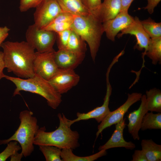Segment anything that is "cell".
Instances as JSON below:
<instances>
[{
	"instance_id": "cell-21",
	"label": "cell",
	"mask_w": 161,
	"mask_h": 161,
	"mask_svg": "<svg viewBox=\"0 0 161 161\" xmlns=\"http://www.w3.org/2000/svg\"><path fill=\"white\" fill-rule=\"evenodd\" d=\"M146 103L148 111L161 112V91L156 88L146 92Z\"/></svg>"
},
{
	"instance_id": "cell-8",
	"label": "cell",
	"mask_w": 161,
	"mask_h": 161,
	"mask_svg": "<svg viewBox=\"0 0 161 161\" xmlns=\"http://www.w3.org/2000/svg\"><path fill=\"white\" fill-rule=\"evenodd\" d=\"M142 95L141 93L137 92L128 94V98L126 101L114 111H110L98 125L96 139L104 129L116 124L123 118L125 114L130 107L133 104L140 100Z\"/></svg>"
},
{
	"instance_id": "cell-29",
	"label": "cell",
	"mask_w": 161,
	"mask_h": 161,
	"mask_svg": "<svg viewBox=\"0 0 161 161\" xmlns=\"http://www.w3.org/2000/svg\"><path fill=\"white\" fill-rule=\"evenodd\" d=\"M71 31V29L57 33L56 40L58 49H66Z\"/></svg>"
},
{
	"instance_id": "cell-2",
	"label": "cell",
	"mask_w": 161,
	"mask_h": 161,
	"mask_svg": "<svg viewBox=\"0 0 161 161\" xmlns=\"http://www.w3.org/2000/svg\"><path fill=\"white\" fill-rule=\"evenodd\" d=\"M58 117L59 121L58 127L50 132L46 131L44 126L39 128L34 139V144L53 146L61 149H73L79 147L78 133L71 130L69 119L63 113L62 115L58 113Z\"/></svg>"
},
{
	"instance_id": "cell-15",
	"label": "cell",
	"mask_w": 161,
	"mask_h": 161,
	"mask_svg": "<svg viewBox=\"0 0 161 161\" xmlns=\"http://www.w3.org/2000/svg\"><path fill=\"white\" fill-rule=\"evenodd\" d=\"M126 118H122L115 125V129L111 137L103 145L100 146L98 150H107L117 147H124L132 150L136 147L135 144L131 141L127 142L123 137V130L126 127Z\"/></svg>"
},
{
	"instance_id": "cell-36",
	"label": "cell",
	"mask_w": 161,
	"mask_h": 161,
	"mask_svg": "<svg viewBox=\"0 0 161 161\" xmlns=\"http://www.w3.org/2000/svg\"><path fill=\"white\" fill-rule=\"evenodd\" d=\"M4 68H5V66L3 52L0 51V80L3 78H4L6 75L3 72Z\"/></svg>"
},
{
	"instance_id": "cell-37",
	"label": "cell",
	"mask_w": 161,
	"mask_h": 161,
	"mask_svg": "<svg viewBox=\"0 0 161 161\" xmlns=\"http://www.w3.org/2000/svg\"><path fill=\"white\" fill-rule=\"evenodd\" d=\"M24 156L22 154L21 152L18 153V152L11 156L10 161H20Z\"/></svg>"
},
{
	"instance_id": "cell-30",
	"label": "cell",
	"mask_w": 161,
	"mask_h": 161,
	"mask_svg": "<svg viewBox=\"0 0 161 161\" xmlns=\"http://www.w3.org/2000/svg\"><path fill=\"white\" fill-rule=\"evenodd\" d=\"M89 11L97 16L101 4V0H81Z\"/></svg>"
},
{
	"instance_id": "cell-26",
	"label": "cell",
	"mask_w": 161,
	"mask_h": 161,
	"mask_svg": "<svg viewBox=\"0 0 161 161\" xmlns=\"http://www.w3.org/2000/svg\"><path fill=\"white\" fill-rule=\"evenodd\" d=\"M46 161H62L61 157V149L50 145L38 146Z\"/></svg>"
},
{
	"instance_id": "cell-18",
	"label": "cell",
	"mask_w": 161,
	"mask_h": 161,
	"mask_svg": "<svg viewBox=\"0 0 161 161\" xmlns=\"http://www.w3.org/2000/svg\"><path fill=\"white\" fill-rule=\"evenodd\" d=\"M62 10L73 16H83L91 13L81 0H56Z\"/></svg>"
},
{
	"instance_id": "cell-6",
	"label": "cell",
	"mask_w": 161,
	"mask_h": 161,
	"mask_svg": "<svg viewBox=\"0 0 161 161\" xmlns=\"http://www.w3.org/2000/svg\"><path fill=\"white\" fill-rule=\"evenodd\" d=\"M25 36L26 41L37 52L55 51L53 46L56 40V33L39 28L34 24L28 27Z\"/></svg>"
},
{
	"instance_id": "cell-10",
	"label": "cell",
	"mask_w": 161,
	"mask_h": 161,
	"mask_svg": "<svg viewBox=\"0 0 161 161\" xmlns=\"http://www.w3.org/2000/svg\"><path fill=\"white\" fill-rule=\"evenodd\" d=\"M80 79L79 76L73 70L59 69L48 81L55 91L61 95L76 86Z\"/></svg>"
},
{
	"instance_id": "cell-25",
	"label": "cell",
	"mask_w": 161,
	"mask_h": 161,
	"mask_svg": "<svg viewBox=\"0 0 161 161\" xmlns=\"http://www.w3.org/2000/svg\"><path fill=\"white\" fill-rule=\"evenodd\" d=\"M140 21L144 30L150 38L161 37V22H156L151 18Z\"/></svg>"
},
{
	"instance_id": "cell-22",
	"label": "cell",
	"mask_w": 161,
	"mask_h": 161,
	"mask_svg": "<svg viewBox=\"0 0 161 161\" xmlns=\"http://www.w3.org/2000/svg\"><path fill=\"white\" fill-rule=\"evenodd\" d=\"M145 55L151 60L153 64H161V37L150 38Z\"/></svg>"
},
{
	"instance_id": "cell-11",
	"label": "cell",
	"mask_w": 161,
	"mask_h": 161,
	"mask_svg": "<svg viewBox=\"0 0 161 161\" xmlns=\"http://www.w3.org/2000/svg\"><path fill=\"white\" fill-rule=\"evenodd\" d=\"M134 18L133 22L121 30V33L118 34L117 36L119 38L126 34H130L135 36L137 43L134 49H137L139 51L144 49V52L142 53V58L143 60L142 68L144 66V57L148 49L150 38L144 30L139 18L135 16Z\"/></svg>"
},
{
	"instance_id": "cell-19",
	"label": "cell",
	"mask_w": 161,
	"mask_h": 161,
	"mask_svg": "<svg viewBox=\"0 0 161 161\" xmlns=\"http://www.w3.org/2000/svg\"><path fill=\"white\" fill-rule=\"evenodd\" d=\"M142 150L148 161L161 160V145L155 143L152 139H143L141 143Z\"/></svg>"
},
{
	"instance_id": "cell-23",
	"label": "cell",
	"mask_w": 161,
	"mask_h": 161,
	"mask_svg": "<svg viewBox=\"0 0 161 161\" xmlns=\"http://www.w3.org/2000/svg\"><path fill=\"white\" fill-rule=\"evenodd\" d=\"M66 49L78 53L85 54L86 45L80 36L71 29Z\"/></svg>"
},
{
	"instance_id": "cell-32",
	"label": "cell",
	"mask_w": 161,
	"mask_h": 161,
	"mask_svg": "<svg viewBox=\"0 0 161 161\" xmlns=\"http://www.w3.org/2000/svg\"><path fill=\"white\" fill-rule=\"evenodd\" d=\"M131 161H148L144 153L142 150H137L134 151L132 155Z\"/></svg>"
},
{
	"instance_id": "cell-14",
	"label": "cell",
	"mask_w": 161,
	"mask_h": 161,
	"mask_svg": "<svg viewBox=\"0 0 161 161\" xmlns=\"http://www.w3.org/2000/svg\"><path fill=\"white\" fill-rule=\"evenodd\" d=\"M85 54H80L66 49L55 51L54 56L59 69L74 70L80 64L85 57Z\"/></svg>"
},
{
	"instance_id": "cell-34",
	"label": "cell",
	"mask_w": 161,
	"mask_h": 161,
	"mask_svg": "<svg viewBox=\"0 0 161 161\" xmlns=\"http://www.w3.org/2000/svg\"><path fill=\"white\" fill-rule=\"evenodd\" d=\"M10 29L7 26L0 27V47L9 35Z\"/></svg>"
},
{
	"instance_id": "cell-12",
	"label": "cell",
	"mask_w": 161,
	"mask_h": 161,
	"mask_svg": "<svg viewBox=\"0 0 161 161\" xmlns=\"http://www.w3.org/2000/svg\"><path fill=\"white\" fill-rule=\"evenodd\" d=\"M106 75V91L103 104L86 113L78 112L76 119L72 120L69 119V123L71 126L76 122L91 119H95L98 123H100L110 112L109 105L112 88L109 81V75Z\"/></svg>"
},
{
	"instance_id": "cell-3",
	"label": "cell",
	"mask_w": 161,
	"mask_h": 161,
	"mask_svg": "<svg viewBox=\"0 0 161 161\" xmlns=\"http://www.w3.org/2000/svg\"><path fill=\"white\" fill-rule=\"evenodd\" d=\"M12 81L16 86L13 96L20 95L23 91L38 94L47 100L48 105L56 109L62 102L61 95L58 93L47 80L39 75L31 78L22 79L6 75L4 78Z\"/></svg>"
},
{
	"instance_id": "cell-20",
	"label": "cell",
	"mask_w": 161,
	"mask_h": 161,
	"mask_svg": "<svg viewBox=\"0 0 161 161\" xmlns=\"http://www.w3.org/2000/svg\"><path fill=\"white\" fill-rule=\"evenodd\" d=\"M71 148L61 149V157L62 161H93L106 155V150H101L94 154L85 157H80L74 154Z\"/></svg>"
},
{
	"instance_id": "cell-13",
	"label": "cell",
	"mask_w": 161,
	"mask_h": 161,
	"mask_svg": "<svg viewBox=\"0 0 161 161\" xmlns=\"http://www.w3.org/2000/svg\"><path fill=\"white\" fill-rule=\"evenodd\" d=\"M134 19L128 12H120L114 18L103 23L104 31L107 38L114 41L118 33L133 23Z\"/></svg>"
},
{
	"instance_id": "cell-28",
	"label": "cell",
	"mask_w": 161,
	"mask_h": 161,
	"mask_svg": "<svg viewBox=\"0 0 161 161\" xmlns=\"http://www.w3.org/2000/svg\"><path fill=\"white\" fill-rule=\"evenodd\" d=\"M73 21L60 22L55 24H49L42 29L57 33L71 29Z\"/></svg>"
},
{
	"instance_id": "cell-24",
	"label": "cell",
	"mask_w": 161,
	"mask_h": 161,
	"mask_svg": "<svg viewBox=\"0 0 161 161\" xmlns=\"http://www.w3.org/2000/svg\"><path fill=\"white\" fill-rule=\"evenodd\" d=\"M161 129V113L148 112L144 116L140 129L142 131L149 129Z\"/></svg>"
},
{
	"instance_id": "cell-4",
	"label": "cell",
	"mask_w": 161,
	"mask_h": 161,
	"mask_svg": "<svg viewBox=\"0 0 161 161\" xmlns=\"http://www.w3.org/2000/svg\"><path fill=\"white\" fill-rule=\"evenodd\" d=\"M71 29L88 44L91 57L95 61L104 32L102 23L91 13L83 16H74Z\"/></svg>"
},
{
	"instance_id": "cell-33",
	"label": "cell",
	"mask_w": 161,
	"mask_h": 161,
	"mask_svg": "<svg viewBox=\"0 0 161 161\" xmlns=\"http://www.w3.org/2000/svg\"><path fill=\"white\" fill-rule=\"evenodd\" d=\"M148 4L146 7H144V9L147 10L150 14H152L154 8L157 6L161 0H147Z\"/></svg>"
},
{
	"instance_id": "cell-16",
	"label": "cell",
	"mask_w": 161,
	"mask_h": 161,
	"mask_svg": "<svg viewBox=\"0 0 161 161\" xmlns=\"http://www.w3.org/2000/svg\"><path fill=\"white\" fill-rule=\"evenodd\" d=\"M140 100L141 103L139 108L130 113L127 116L129 121L127 125L128 131L134 140H140L138 133L141 129L143 118L148 111L146 106L145 95H142Z\"/></svg>"
},
{
	"instance_id": "cell-1",
	"label": "cell",
	"mask_w": 161,
	"mask_h": 161,
	"mask_svg": "<svg viewBox=\"0 0 161 161\" xmlns=\"http://www.w3.org/2000/svg\"><path fill=\"white\" fill-rule=\"evenodd\" d=\"M1 47L3 49L5 68L8 72L25 79L35 76L33 63L35 52L27 41H8L3 42Z\"/></svg>"
},
{
	"instance_id": "cell-31",
	"label": "cell",
	"mask_w": 161,
	"mask_h": 161,
	"mask_svg": "<svg viewBox=\"0 0 161 161\" xmlns=\"http://www.w3.org/2000/svg\"><path fill=\"white\" fill-rule=\"evenodd\" d=\"M42 0H20L19 9L21 12L27 11L32 8H36Z\"/></svg>"
},
{
	"instance_id": "cell-5",
	"label": "cell",
	"mask_w": 161,
	"mask_h": 161,
	"mask_svg": "<svg viewBox=\"0 0 161 161\" xmlns=\"http://www.w3.org/2000/svg\"><path fill=\"white\" fill-rule=\"evenodd\" d=\"M19 118L20 123L14 134L7 139L0 140V145L6 144L11 141L18 143L21 147V153L24 157L30 156L34 150L33 141L39 129L37 118L33 112L27 110L21 112Z\"/></svg>"
},
{
	"instance_id": "cell-7",
	"label": "cell",
	"mask_w": 161,
	"mask_h": 161,
	"mask_svg": "<svg viewBox=\"0 0 161 161\" xmlns=\"http://www.w3.org/2000/svg\"><path fill=\"white\" fill-rule=\"evenodd\" d=\"M63 12L56 0H42L36 7L34 13V24L38 27L43 28Z\"/></svg>"
},
{
	"instance_id": "cell-27",
	"label": "cell",
	"mask_w": 161,
	"mask_h": 161,
	"mask_svg": "<svg viewBox=\"0 0 161 161\" xmlns=\"http://www.w3.org/2000/svg\"><path fill=\"white\" fill-rule=\"evenodd\" d=\"M7 147L0 153V161H5L12 155L21 149V146L15 141H11L7 144Z\"/></svg>"
},
{
	"instance_id": "cell-9",
	"label": "cell",
	"mask_w": 161,
	"mask_h": 161,
	"mask_svg": "<svg viewBox=\"0 0 161 161\" xmlns=\"http://www.w3.org/2000/svg\"><path fill=\"white\" fill-rule=\"evenodd\" d=\"M55 51L45 53L35 52L33 63L35 75L48 81L56 74L59 69L54 58Z\"/></svg>"
},
{
	"instance_id": "cell-17",
	"label": "cell",
	"mask_w": 161,
	"mask_h": 161,
	"mask_svg": "<svg viewBox=\"0 0 161 161\" xmlns=\"http://www.w3.org/2000/svg\"><path fill=\"white\" fill-rule=\"evenodd\" d=\"M120 0H104L97 16L103 23L115 18L121 11Z\"/></svg>"
},
{
	"instance_id": "cell-35",
	"label": "cell",
	"mask_w": 161,
	"mask_h": 161,
	"mask_svg": "<svg viewBox=\"0 0 161 161\" xmlns=\"http://www.w3.org/2000/svg\"><path fill=\"white\" fill-rule=\"evenodd\" d=\"M134 0H120L121 8L120 12H128V10L132 2Z\"/></svg>"
}]
</instances>
